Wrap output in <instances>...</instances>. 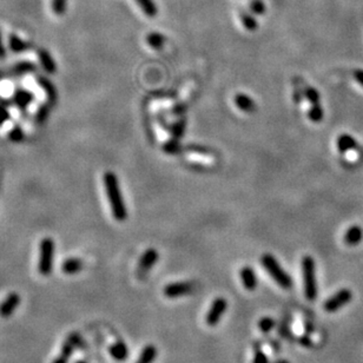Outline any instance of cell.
Instances as JSON below:
<instances>
[{
  "label": "cell",
  "instance_id": "6da1fadb",
  "mask_svg": "<svg viewBox=\"0 0 363 363\" xmlns=\"http://www.w3.org/2000/svg\"><path fill=\"white\" fill-rule=\"evenodd\" d=\"M103 182H104L105 192L108 196L110 207H111L113 217L116 221L124 222L127 218V209L125 203H124L122 191H120L118 177L113 172L108 171L104 174Z\"/></svg>",
  "mask_w": 363,
  "mask_h": 363
},
{
  "label": "cell",
  "instance_id": "7a4b0ae2",
  "mask_svg": "<svg viewBox=\"0 0 363 363\" xmlns=\"http://www.w3.org/2000/svg\"><path fill=\"white\" fill-rule=\"evenodd\" d=\"M302 277L304 296L308 301H315L317 299L318 287L316 278V262L311 256L307 255L302 258Z\"/></svg>",
  "mask_w": 363,
  "mask_h": 363
},
{
  "label": "cell",
  "instance_id": "3957f363",
  "mask_svg": "<svg viewBox=\"0 0 363 363\" xmlns=\"http://www.w3.org/2000/svg\"><path fill=\"white\" fill-rule=\"evenodd\" d=\"M262 266L267 273L270 275L271 278L280 285L282 289H290L292 287V280L289 275L283 270L281 264L271 254H264L261 258Z\"/></svg>",
  "mask_w": 363,
  "mask_h": 363
},
{
  "label": "cell",
  "instance_id": "277c9868",
  "mask_svg": "<svg viewBox=\"0 0 363 363\" xmlns=\"http://www.w3.org/2000/svg\"><path fill=\"white\" fill-rule=\"evenodd\" d=\"M54 252H56V244L50 237H45L39 243V259H38V271L43 276H50L53 271L54 264Z\"/></svg>",
  "mask_w": 363,
  "mask_h": 363
},
{
  "label": "cell",
  "instance_id": "5b68a950",
  "mask_svg": "<svg viewBox=\"0 0 363 363\" xmlns=\"http://www.w3.org/2000/svg\"><path fill=\"white\" fill-rule=\"evenodd\" d=\"M351 300H353V292H351L350 289H340L339 291H336L335 294L330 296L329 299L325 301L323 304V309L327 311V313H336L341 308L346 307Z\"/></svg>",
  "mask_w": 363,
  "mask_h": 363
},
{
  "label": "cell",
  "instance_id": "8992f818",
  "mask_svg": "<svg viewBox=\"0 0 363 363\" xmlns=\"http://www.w3.org/2000/svg\"><path fill=\"white\" fill-rule=\"evenodd\" d=\"M197 288V284L191 281H182L175 282V283H169L164 288V295L168 299H179V297H184L192 295Z\"/></svg>",
  "mask_w": 363,
  "mask_h": 363
},
{
  "label": "cell",
  "instance_id": "52a82bcc",
  "mask_svg": "<svg viewBox=\"0 0 363 363\" xmlns=\"http://www.w3.org/2000/svg\"><path fill=\"white\" fill-rule=\"evenodd\" d=\"M159 255L158 251L156 249L150 248L148 250H145L143 252L141 259L138 262L137 270H136V275H137L138 280H144V278L148 276L149 271L152 269L153 266L158 262Z\"/></svg>",
  "mask_w": 363,
  "mask_h": 363
},
{
  "label": "cell",
  "instance_id": "ba28073f",
  "mask_svg": "<svg viewBox=\"0 0 363 363\" xmlns=\"http://www.w3.org/2000/svg\"><path fill=\"white\" fill-rule=\"evenodd\" d=\"M226 308H228V302H226L224 297H217V299L214 300V302L211 303L210 308H209L207 317H205L207 324L210 325V327L217 325L226 311Z\"/></svg>",
  "mask_w": 363,
  "mask_h": 363
},
{
  "label": "cell",
  "instance_id": "9c48e42d",
  "mask_svg": "<svg viewBox=\"0 0 363 363\" xmlns=\"http://www.w3.org/2000/svg\"><path fill=\"white\" fill-rule=\"evenodd\" d=\"M20 304V296L18 292H10L6 299L0 303V317L9 318L14 314Z\"/></svg>",
  "mask_w": 363,
  "mask_h": 363
},
{
  "label": "cell",
  "instance_id": "30bf717a",
  "mask_svg": "<svg viewBox=\"0 0 363 363\" xmlns=\"http://www.w3.org/2000/svg\"><path fill=\"white\" fill-rule=\"evenodd\" d=\"M33 101H35V94L30 92V91L24 89H17L13 92V104L16 105L18 109L21 110V111H25Z\"/></svg>",
  "mask_w": 363,
  "mask_h": 363
},
{
  "label": "cell",
  "instance_id": "8fae6325",
  "mask_svg": "<svg viewBox=\"0 0 363 363\" xmlns=\"http://www.w3.org/2000/svg\"><path fill=\"white\" fill-rule=\"evenodd\" d=\"M240 276L243 283V287L249 291L255 290L257 288V277L254 269L251 267H243L240 271Z\"/></svg>",
  "mask_w": 363,
  "mask_h": 363
},
{
  "label": "cell",
  "instance_id": "7c38bea8",
  "mask_svg": "<svg viewBox=\"0 0 363 363\" xmlns=\"http://www.w3.org/2000/svg\"><path fill=\"white\" fill-rule=\"evenodd\" d=\"M109 353L116 361L123 362L129 356V348H127L126 343L123 342V341H117L116 343H113L109 348Z\"/></svg>",
  "mask_w": 363,
  "mask_h": 363
},
{
  "label": "cell",
  "instance_id": "4fadbf2b",
  "mask_svg": "<svg viewBox=\"0 0 363 363\" xmlns=\"http://www.w3.org/2000/svg\"><path fill=\"white\" fill-rule=\"evenodd\" d=\"M37 83L42 89L45 91L47 99H49V104H53L57 102V90L51 80H49L45 77H37Z\"/></svg>",
  "mask_w": 363,
  "mask_h": 363
},
{
  "label": "cell",
  "instance_id": "5bb4252c",
  "mask_svg": "<svg viewBox=\"0 0 363 363\" xmlns=\"http://www.w3.org/2000/svg\"><path fill=\"white\" fill-rule=\"evenodd\" d=\"M38 58H39L40 64H42V66H43V69L45 70L47 73L53 75V73L57 71L56 61L53 60L52 56H51V54L47 52L46 50L39 49L38 50Z\"/></svg>",
  "mask_w": 363,
  "mask_h": 363
},
{
  "label": "cell",
  "instance_id": "9a60e30c",
  "mask_svg": "<svg viewBox=\"0 0 363 363\" xmlns=\"http://www.w3.org/2000/svg\"><path fill=\"white\" fill-rule=\"evenodd\" d=\"M357 148V142L353 136L350 135H341L337 138V149L341 153H347L348 151L355 150Z\"/></svg>",
  "mask_w": 363,
  "mask_h": 363
},
{
  "label": "cell",
  "instance_id": "2e32d148",
  "mask_svg": "<svg viewBox=\"0 0 363 363\" xmlns=\"http://www.w3.org/2000/svg\"><path fill=\"white\" fill-rule=\"evenodd\" d=\"M363 238V230L361 226L353 225L347 230L346 235H344V243L350 247H354L360 243Z\"/></svg>",
  "mask_w": 363,
  "mask_h": 363
},
{
  "label": "cell",
  "instance_id": "e0dca14e",
  "mask_svg": "<svg viewBox=\"0 0 363 363\" xmlns=\"http://www.w3.org/2000/svg\"><path fill=\"white\" fill-rule=\"evenodd\" d=\"M84 268V263L80 258H68L61 264V271L66 275H75L79 271H82Z\"/></svg>",
  "mask_w": 363,
  "mask_h": 363
},
{
  "label": "cell",
  "instance_id": "ac0fdd59",
  "mask_svg": "<svg viewBox=\"0 0 363 363\" xmlns=\"http://www.w3.org/2000/svg\"><path fill=\"white\" fill-rule=\"evenodd\" d=\"M235 104L238 109H241L244 112H252L256 110V104L254 99L250 98L244 93H238L235 97Z\"/></svg>",
  "mask_w": 363,
  "mask_h": 363
},
{
  "label": "cell",
  "instance_id": "d6986e66",
  "mask_svg": "<svg viewBox=\"0 0 363 363\" xmlns=\"http://www.w3.org/2000/svg\"><path fill=\"white\" fill-rule=\"evenodd\" d=\"M9 47L13 53H21L28 50L30 45L26 42H24L23 39H20L17 35H10L9 36Z\"/></svg>",
  "mask_w": 363,
  "mask_h": 363
},
{
  "label": "cell",
  "instance_id": "ffe728a7",
  "mask_svg": "<svg viewBox=\"0 0 363 363\" xmlns=\"http://www.w3.org/2000/svg\"><path fill=\"white\" fill-rule=\"evenodd\" d=\"M157 357V348L153 344H148L143 348L141 355L136 363H152Z\"/></svg>",
  "mask_w": 363,
  "mask_h": 363
},
{
  "label": "cell",
  "instance_id": "44dd1931",
  "mask_svg": "<svg viewBox=\"0 0 363 363\" xmlns=\"http://www.w3.org/2000/svg\"><path fill=\"white\" fill-rule=\"evenodd\" d=\"M136 3L138 4V6L141 7L145 16L150 18H153L158 13V9L153 0H136Z\"/></svg>",
  "mask_w": 363,
  "mask_h": 363
},
{
  "label": "cell",
  "instance_id": "7402d4cb",
  "mask_svg": "<svg viewBox=\"0 0 363 363\" xmlns=\"http://www.w3.org/2000/svg\"><path fill=\"white\" fill-rule=\"evenodd\" d=\"M36 70H37V66L31 63V61H20V63H18L13 66L12 72L16 76H20L28 72H35Z\"/></svg>",
  "mask_w": 363,
  "mask_h": 363
},
{
  "label": "cell",
  "instance_id": "603a6c76",
  "mask_svg": "<svg viewBox=\"0 0 363 363\" xmlns=\"http://www.w3.org/2000/svg\"><path fill=\"white\" fill-rule=\"evenodd\" d=\"M146 42L152 49L159 50L165 44V37L158 32H152L146 37Z\"/></svg>",
  "mask_w": 363,
  "mask_h": 363
},
{
  "label": "cell",
  "instance_id": "cb8c5ba5",
  "mask_svg": "<svg viewBox=\"0 0 363 363\" xmlns=\"http://www.w3.org/2000/svg\"><path fill=\"white\" fill-rule=\"evenodd\" d=\"M163 150L168 155H178V153L182 151L181 143H179L177 138H172L170 141L164 143Z\"/></svg>",
  "mask_w": 363,
  "mask_h": 363
},
{
  "label": "cell",
  "instance_id": "d4e9b609",
  "mask_svg": "<svg viewBox=\"0 0 363 363\" xmlns=\"http://www.w3.org/2000/svg\"><path fill=\"white\" fill-rule=\"evenodd\" d=\"M241 20H242V24H243V26L247 28L248 31H255L258 26L257 21H256L255 18L249 13H242Z\"/></svg>",
  "mask_w": 363,
  "mask_h": 363
},
{
  "label": "cell",
  "instance_id": "484cf974",
  "mask_svg": "<svg viewBox=\"0 0 363 363\" xmlns=\"http://www.w3.org/2000/svg\"><path fill=\"white\" fill-rule=\"evenodd\" d=\"M275 324H276V322H275L273 317L266 316V317H262L261 320H259L258 328L261 329V332L263 334H269L271 330L275 328Z\"/></svg>",
  "mask_w": 363,
  "mask_h": 363
},
{
  "label": "cell",
  "instance_id": "4316f807",
  "mask_svg": "<svg viewBox=\"0 0 363 363\" xmlns=\"http://www.w3.org/2000/svg\"><path fill=\"white\" fill-rule=\"evenodd\" d=\"M66 339H69L71 342L73 343V346L76 347V349H85L86 348V342L85 340L83 339V336L80 335L79 333L73 332L71 334H69V336L66 337Z\"/></svg>",
  "mask_w": 363,
  "mask_h": 363
},
{
  "label": "cell",
  "instance_id": "83f0119b",
  "mask_svg": "<svg viewBox=\"0 0 363 363\" xmlns=\"http://www.w3.org/2000/svg\"><path fill=\"white\" fill-rule=\"evenodd\" d=\"M185 127H186V120L184 118L179 119L178 122H176L171 130V134L174 136V138L179 139L181 137H183L185 132Z\"/></svg>",
  "mask_w": 363,
  "mask_h": 363
},
{
  "label": "cell",
  "instance_id": "f1b7e54d",
  "mask_svg": "<svg viewBox=\"0 0 363 363\" xmlns=\"http://www.w3.org/2000/svg\"><path fill=\"white\" fill-rule=\"evenodd\" d=\"M308 116H309V119L313 120V122L317 123L321 122L322 119H323V109L321 108L320 104L316 105H311V109L309 110V113H308Z\"/></svg>",
  "mask_w": 363,
  "mask_h": 363
},
{
  "label": "cell",
  "instance_id": "f546056e",
  "mask_svg": "<svg viewBox=\"0 0 363 363\" xmlns=\"http://www.w3.org/2000/svg\"><path fill=\"white\" fill-rule=\"evenodd\" d=\"M304 96L313 105L320 104V92L316 89H313V87H307L306 91H304Z\"/></svg>",
  "mask_w": 363,
  "mask_h": 363
},
{
  "label": "cell",
  "instance_id": "4dcf8cb0",
  "mask_svg": "<svg viewBox=\"0 0 363 363\" xmlns=\"http://www.w3.org/2000/svg\"><path fill=\"white\" fill-rule=\"evenodd\" d=\"M49 113H50V104H43L38 109V111H37L36 120L39 124L44 123L47 119V117H49Z\"/></svg>",
  "mask_w": 363,
  "mask_h": 363
},
{
  "label": "cell",
  "instance_id": "1f68e13d",
  "mask_svg": "<svg viewBox=\"0 0 363 363\" xmlns=\"http://www.w3.org/2000/svg\"><path fill=\"white\" fill-rule=\"evenodd\" d=\"M9 138H10V141H12L14 143L21 142L25 138V134H24L23 129H21L20 126H14L13 129L10 131Z\"/></svg>",
  "mask_w": 363,
  "mask_h": 363
},
{
  "label": "cell",
  "instance_id": "d6a6232c",
  "mask_svg": "<svg viewBox=\"0 0 363 363\" xmlns=\"http://www.w3.org/2000/svg\"><path fill=\"white\" fill-rule=\"evenodd\" d=\"M250 10L255 14H258V16H262V14L266 13V5H264L263 0H251Z\"/></svg>",
  "mask_w": 363,
  "mask_h": 363
},
{
  "label": "cell",
  "instance_id": "836d02e7",
  "mask_svg": "<svg viewBox=\"0 0 363 363\" xmlns=\"http://www.w3.org/2000/svg\"><path fill=\"white\" fill-rule=\"evenodd\" d=\"M252 363H269V358L263 353V350L259 346L255 348L254 361H252Z\"/></svg>",
  "mask_w": 363,
  "mask_h": 363
},
{
  "label": "cell",
  "instance_id": "e575fe53",
  "mask_svg": "<svg viewBox=\"0 0 363 363\" xmlns=\"http://www.w3.org/2000/svg\"><path fill=\"white\" fill-rule=\"evenodd\" d=\"M52 9L54 13L58 14V16L64 14L66 9V0H52Z\"/></svg>",
  "mask_w": 363,
  "mask_h": 363
},
{
  "label": "cell",
  "instance_id": "d590c367",
  "mask_svg": "<svg viewBox=\"0 0 363 363\" xmlns=\"http://www.w3.org/2000/svg\"><path fill=\"white\" fill-rule=\"evenodd\" d=\"M10 119V112L6 109V106L0 104V126L4 125L7 120Z\"/></svg>",
  "mask_w": 363,
  "mask_h": 363
},
{
  "label": "cell",
  "instance_id": "8d00e7d4",
  "mask_svg": "<svg viewBox=\"0 0 363 363\" xmlns=\"http://www.w3.org/2000/svg\"><path fill=\"white\" fill-rule=\"evenodd\" d=\"M189 150H191V151L193 152H197V153H202V155H209V151L205 148H203V146H195V145H192V146H189L188 148Z\"/></svg>",
  "mask_w": 363,
  "mask_h": 363
},
{
  "label": "cell",
  "instance_id": "74e56055",
  "mask_svg": "<svg viewBox=\"0 0 363 363\" xmlns=\"http://www.w3.org/2000/svg\"><path fill=\"white\" fill-rule=\"evenodd\" d=\"M354 78L356 79V82L363 86V70H356L354 72Z\"/></svg>",
  "mask_w": 363,
  "mask_h": 363
},
{
  "label": "cell",
  "instance_id": "f35d334b",
  "mask_svg": "<svg viewBox=\"0 0 363 363\" xmlns=\"http://www.w3.org/2000/svg\"><path fill=\"white\" fill-rule=\"evenodd\" d=\"M5 58H6V49L3 42L2 32H0V59H5Z\"/></svg>",
  "mask_w": 363,
  "mask_h": 363
},
{
  "label": "cell",
  "instance_id": "ab89813d",
  "mask_svg": "<svg viewBox=\"0 0 363 363\" xmlns=\"http://www.w3.org/2000/svg\"><path fill=\"white\" fill-rule=\"evenodd\" d=\"M69 358L70 357L65 356V355H63V354H60L59 356H57L56 358H54L52 363H69Z\"/></svg>",
  "mask_w": 363,
  "mask_h": 363
},
{
  "label": "cell",
  "instance_id": "60d3db41",
  "mask_svg": "<svg viewBox=\"0 0 363 363\" xmlns=\"http://www.w3.org/2000/svg\"><path fill=\"white\" fill-rule=\"evenodd\" d=\"M300 343L304 347H310L311 346V340L309 336H303L300 339Z\"/></svg>",
  "mask_w": 363,
  "mask_h": 363
},
{
  "label": "cell",
  "instance_id": "b9f144b4",
  "mask_svg": "<svg viewBox=\"0 0 363 363\" xmlns=\"http://www.w3.org/2000/svg\"><path fill=\"white\" fill-rule=\"evenodd\" d=\"M274 363H290L288 360H278L276 362H274Z\"/></svg>",
  "mask_w": 363,
  "mask_h": 363
},
{
  "label": "cell",
  "instance_id": "7bdbcfd3",
  "mask_svg": "<svg viewBox=\"0 0 363 363\" xmlns=\"http://www.w3.org/2000/svg\"><path fill=\"white\" fill-rule=\"evenodd\" d=\"M76 363H87V362H85V361H77Z\"/></svg>",
  "mask_w": 363,
  "mask_h": 363
}]
</instances>
